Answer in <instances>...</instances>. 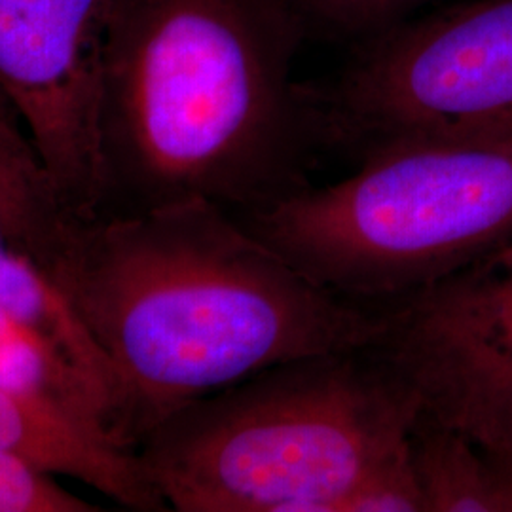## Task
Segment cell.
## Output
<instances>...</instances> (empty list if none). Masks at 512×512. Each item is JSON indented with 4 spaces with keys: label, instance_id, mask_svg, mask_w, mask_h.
Wrapping results in <instances>:
<instances>
[{
    "label": "cell",
    "instance_id": "obj_11",
    "mask_svg": "<svg viewBox=\"0 0 512 512\" xmlns=\"http://www.w3.org/2000/svg\"><path fill=\"white\" fill-rule=\"evenodd\" d=\"M0 387L57 404L112 437L110 404L103 391L63 349L4 308H0Z\"/></svg>",
    "mask_w": 512,
    "mask_h": 512
},
{
    "label": "cell",
    "instance_id": "obj_13",
    "mask_svg": "<svg viewBox=\"0 0 512 512\" xmlns=\"http://www.w3.org/2000/svg\"><path fill=\"white\" fill-rule=\"evenodd\" d=\"M99 507L65 490L55 475L0 450V512H93Z\"/></svg>",
    "mask_w": 512,
    "mask_h": 512
},
{
    "label": "cell",
    "instance_id": "obj_3",
    "mask_svg": "<svg viewBox=\"0 0 512 512\" xmlns=\"http://www.w3.org/2000/svg\"><path fill=\"white\" fill-rule=\"evenodd\" d=\"M423 404L385 338L268 366L173 412L135 452L167 511L349 512L410 450Z\"/></svg>",
    "mask_w": 512,
    "mask_h": 512
},
{
    "label": "cell",
    "instance_id": "obj_4",
    "mask_svg": "<svg viewBox=\"0 0 512 512\" xmlns=\"http://www.w3.org/2000/svg\"><path fill=\"white\" fill-rule=\"evenodd\" d=\"M239 220L330 293L393 306L512 241V141L393 148Z\"/></svg>",
    "mask_w": 512,
    "mask_h": 512
},
{
    "label": "cell",
    "instance_id": "obj_5",
    "mask_svg": "<svg viewBox=\"0 0 512 512\" xmlns=\"http://www.w3.org/2000/svg\"><path fill=\"white\" fill-rule=\"evenodd\" d=\"M351 46L304 82L325 154L512 141V0H446Z\"/></svg>",
    "mask_w": 512,
    "mask_h": 512
},
{
    "label": "cell",
    "instance_id": "obj_8",
    "mask_svg": "<svg viewBox=\"0 0 512 512\" xmlns=\"http://www.w3.org/2000/svg\"><path fill=\"white\" fill-rule=\"evenodd\" d=\"M0 450L92 486L131 511H167L137 452L50 401L0 387Z\"/></svg>",
    "mask_w": 512,
    "mask_h": 512
},
{
    "label": "cell",
    "instance_id": "obj_12",
    "mask_svg": "<svg viewBox=\"0 0 512 512\" xmlns=\"http://www.w3.org/2000/svg\"><path fill=\"white\" fill-rule=\"evenodd\" d=\"M317 37L359 42L446 0H293Z\"/></svg>",
    "mask_w": 512,
    "mask_h": 512
},
{
    "label": "cell",
    "instance_id": "obj_14",
    "mask_svg": "<svg viewBox=\"0 0 512 512\" xmlns=\"http://www.w3.org/2000/svg\"><path fill=\"white\" fill-rule=\"evenodd\" d=\"M0 105H4V107H6V109H10V107H8V103H6V101H4V97H2V95H0ZM12 110V109H10Z\"/></svg>",
    "mask_w": 512,
    "mask_h": 512
},
{
    "label": "cell",
    "instance_id": "obj_2",
    "mask_svg": "<svg viewBox=\"0 0 512 512\" xmlns=\"http://www.w3.org/2000/svg\"><path fill=\"white\" fill-rule=\"evenodd\" d=\"M308 37L293 0H122L95 215L205 202L247 219L311 186L325 152L294 76Z\"/></svg>",
    "mask_w": 512,
    "mask_h": 512
},
{
    "label": "cell",
    "instance_id": "obj_7",
    "mask_svg": "<svg viewBox=\"0 0 512 512\" xmlns=\"http://www.w3.org/2000/svg\"><path fill=\"white\" fill-rule=\"evenodd\" d=\"M391 342L427 406L478 437L512 444V241L393 306Z\"/></svg>",
    "mask_w": 512,
    "mask_h": 512
},
{
    "label": "cell",
    "instance_id": "obj_1",
    "mask_svg": "<svg viewBox=\"0 0 512 512\" xmlns=\"http://www.w3.org/2000/svg\"><path fill=\"white\" fill-rule=\"evenodd\" d=\"M44 277L107 359L112 435L133 452L186 404L393 330L387 308L323 289L213 203L76 217Z\"/></svg>",
    "mask_w": 512,
    "mask_h": 512
},
{
    "label": "cell",
    "instance_id": "obj_10",
    "mask_svg": "<svg viewBox=\"0 0 512 512\" xmlns=\"http://www.w3.org/2000/svg\"><path fill=\"white\" fill-rule=\"evenodd\" d=\"M74 219L16 114L0 105V236L46 274Z\"/></svg>",
    "mask_w": 512,
    "mask_h": 512
},
{
    "label": "cell",
    "instance_id": "obj_6",
    "mask_svg": "<svg viewBox=\"0 0 512 512\" xmlns=\"http://www.w3.org/2000/svg\"><path fill=\"white\" fill-rule=\"evenodd\" d=\"M122 0H0V95L61 200L92 217L103 194L101 116Z\"/></svg>",
    "mask_w": 512,
    "mask_h": 512
},
{
    "label": "cell",
    "instance_id": "obj_9",
    "mask_svg": "<svg viewBox=\"0 0 512 512\" xmlns=\"http://www.w3.org/2000/svg\"><path fill=\"white\" fill-rule=\"evenodd\" d=\"M410 454L425 512H512V444L482 439L425 403Z\"/></svg>",
    "mask_w": 512,
    "mask_h": 512
}]
</instances>
